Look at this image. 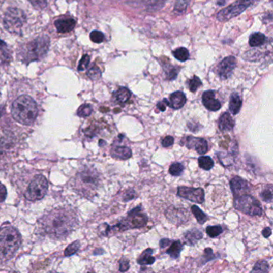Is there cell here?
I'll list each match as a JSON object with an SVG mask.
<instances>
[{"instance_id": "32", "label": "cell", "mask_w": 273, "mask_h": 273, "mask_svg": "<svg viewBox=\"0 0 273 273\" xmlns=\"http://www.w3.org/2000/svg\"><path fill=\"white\" fill-rule=\"evenodd\" d=\"M269 271V265L268 263L265 260H260V261L256 262L253 267V271L254 272H267Z\"/></svg>"}, {"instance_id": "26", "label": "cell", "mask_w": 273, "mask_h": 273, "mask_svg": "<svg viewBox=\"0 0 273 273\" xmlns=\"http://www.w3.org/2000/svg\"><path fill=\"white\" fill-rule=\"evenodd\" d=\"M266 37L264 34L256 32L252 35L249 39V44L251 47H260L265 43Z\"/></svg>"}, {"instance_id": "45", "label": "cell", "mask_w": 273, "mask_h": 273, "mask_svg": "<svg viewBox=\"0 0 273 273\" xmlns=\"http://www.w3.org/2000/svg\"><path fill=\"white\" fill-rule=\"evenodd\" d=\"M204 256L203 258H205V261L203 262V264H205L206 262L210 261L211 260H215L216 256L213 255V249H206L204 251Z\"/></svg>"}, {"instance_id": "15", "label": "cell", "mask_w": 273, "mask_h": 273, "mask_svg": "<svg viewBox=\"0 0 273 273\" xmlns=\"http://www.w3.org/2000/svg\"><path fill=\"white\" fill-rule=\"evenodd\" d=\"M166 217L171 222L178 225L186 223L189 220L188 211L185 208H176L173 207H170L167 210Z\"/></svg>"}, {"instance_id": "35", "label": "cell", "mask_w": 273, "mask_h": 273, "mask_svg": "<svg viewBox=\"0 0 273 273\" xmlns=\"http://www.w3.org/2000/svg\"><path fill=\"white\" fill-rule=\"evenodd\" d=\"M93 112V107L90 104H83L79 107L77 111V115L80 117H87Z\"/></svg>"}, {"instance_id": "8", "label": "cell", "mask_w": 273, "mask_h": 273, "mask_svg": "<svg viewBox=\"0 0 273 273\" xmlns=\"http://www.w3.org/2000/svg\"><path fill=\"white\" fill-rule=\"evenodd\" d=\"M26 15L23 11L18 8H9L4 15V26L11 33L18 34L20 33L21 28L26 23Z\"/></svg>"}, {"instance_id": "51", "label": "cell", "mask_w": 273, "mask_h": 273, "mask_svg": "<svg viewBox=\"0 0 273 273\" xmlns=\"http://www.w3.org/2000/svg\"><path fill=\"white\" fill-rule=\"evenodd\" d=\"M262 234H263V235H264V237L265 238H268L271 236V229L270 228H265L264 230H263V232H262Z\"/></svg>"}, {"instance_id": "37", "label": "cell", "mask_w": 273, "mask_h": 273, "mask_svg": "<svg viewBox=\"0 0 273 273\" xmlns=\"http://www.w3.org/2000/svg\"><path fill=\"white\" fill-rule=\"evenodd\" d=\"M90 38L92 41L94 42L96 44H100L104 41V35L99 31H93L90 35Z\"/></svg>"}, {"instance_id": "38", "label": "cell", "mask_w": 273, "mask_h": 273, "mask_svg": "<svg viewBox=\"0 0 273 273\" xmlns=\"http://www.w3.org/2000/svg\"><path fill=\"white\" fill-rule=\"evenodd\" d=\"M272 189H271V186H270V189H264V190L262 191L261 193H260V197L262 198V200L267 202V203H271V202H272Z\"/></svg>"}, {"instance_id": "11", "label": "cell", "mask_w": 273, "mask_h": 273, "mask_svg": "<svg viewBox=\"0 0 273 273\" xmlns=\"http://www.w3.org/2000/svg\"><path fill=\"white\" fill-rule=\"evenodd\" d=\"M177 194L179 197L190 200L193 203H203L204 202V191L201 188H189L180 186L178 188Z\"/></svg>"}, {"instance_id": "14", "label": "cell", "mask_w": 273, "mask_h": 273, "mask_svg": "<svg viewBox=\"0 0 273 273\" xmlns=\"http://www.w3.org/2000/svg\"><path fill=\"white\" fill-rule=\"evenodd\" d=\"M230 187L235 197H239V196L247 194L248 192L250 191V185L249 182L239 176L232 178V180L230 181Z\"/></svg>"}, {"instance_id": "27", "label": "cell", "mask_w": 273, "mask_h": 273, "mask_svg": "<svg viewBox=\"0 0 273 273\" xmlns=\"http://www.w3.org/2000/svg\"><path fill=\"white\" fill-rule=\"evenodd\" d=\"M198 163L200 168L205 171H209L214 167V161L209 157H200L198 160Z\"/></svg>"}, {"instance_id": "6", "label": "cell", "mask_w": 273, "mask_h": 273, "mask_svg": "<svg viewBox=\"0 0 273 273\" xmlns=\"http://www.w3.org/2000/svg\"><path fill=\"white\" fill-rule=\"evenodd\" d=\"M50 45V39L42 36L26 44L22 50V59L26 64L40 60L47 54Z\"/></svg>"}, {"instance_id": "1", "label": "cell", "mask_w": 273, "mask_h": 273, "mask_svg": "<svg viewBox=\"0 0 273 273\" xmlns=\"http://www.w3.org/2000/svg\"><path fill=\"white\" fill-rule=\"evenodd\" d=\"M77 224L76 213L63 207L52 210L42 217L39 221V228L47 236L62 239L75 229Z\"/></svg>"}, {"instance_id": "39", "label": "cell", "mask_w": 273, "mask_h": 273, "mask_svg": "<svg viewBox=\"0 0 273 273\" xmlns=\"http://www.w3.org/2000/svg\"><path fill=\"white\" fill-rule=\"evenodd\" d=\"M87 76L92 79H97L101 76V72L98 67L94 66L87 72Z\"/></svg>"}, {"instance_id": "29", "label": "cell", "mask_w": 273, "mask_h": 273, "mask_svg": "<svg viewBox=\"0 0 273 273\" xmlns=\"http://www.w3.org/2000/svg\"><path fill=\"white\" fill-rule=\"evenodd\" d=\"M173 55L175 58H177L178 60L181 62H185L188 60L189 58V52L185 47H179L177 49L173 51Z\"/></svg>"}, {"instance_id": "33", "label": "cell", "mask_w": 273, "mask_h": 273, "mask_svg": "<svg viewBox=\"0 0 273 273\" xmlns=\"http://www.w3.org/2000/svg\"><path fill=\"white\" fill-rule=\"evenodd\" d=\"M223 228L221 225H215V226H208L206 229V232L211 238H215L219 236L222 233Z\"/></svg>"}, {"instance_id": "34", "label": "cell", "mask_w": 273, "mask_h": 273, "mask_svg": "<svg viewBox=\"0 0 273 273\" xmlns=\"http://www.w3.org/2000/svg\"><path fill=\"white\" fill-rule=\"evenodd\" d=\"M202 84H203V83H202L200 78L195 76L194 77L192 78V79H190L189 81V90H190L192 93H195V92H196V90H198L199 87H201Z\"/></svg>"}, {"instance_id": "28", "label": "cell", "mask_w": 273, "mask_h": 273, "mask_svg": "<svg viewBox=\"0 0 273 273\" xmlns=\"http://www.w3.org/2000/svg\"><path fill=\"white\" fill-rule=\"evenodd\" d=\"M192 213H193V215L196 217L199 224H204L207 221V215L202 210H200V207H198L197 206H192Z\"/></svg>"}, {"instance_id": "44", "label": "cell", "mask_w": 273, "mask_h": 273, "mask_svg": "<svg viewBox=\"0 0 273 273\" xmlns=\"http://www.w3.org/2000/svg\"><path fill=\"white\" fill-rule=\"evenodd\" d=\"M174 141L175 140H174V138L172 136H168L163 139L161 143H162L163 147H169L173 145Z\"/></svg>"}, {"instance_id": "20", "label": "cell", "mask_w": 273, "mask_h": 273, "mask_svg": "<svg viewBox=\"0 0 273 273\" xmlns=\"http://www.w3.org/2000/svg\"><path fill=\"white\" fill-rule=\"evenodd\" d=\"M76 20L73 19H58L55 21V26L59 33H68L73 30L76 26Z\"/></svg>"}, {"instance_id": "49", "label": "cell", "mask_w": 273, "mask_h": 273, "mask_svg": "<svg viewBox=\"0 0 273 273\" xmlns=\"http://www.w3.org/2000/svg\"><path fill=\"white\" fill-rule=\"evenodd\" d=\"M0 50L3 51V54L6 55V58L8 57V46L5 44V42L0 40Z\"/></svg>"}, {"instance_id": "40", "label": "cell", "mask_w": 273, "mask_h": 273, "mask_svg": "<svg viewBox=\"0 0 273 273\" xmlns=\"http://www.w3.org/2000/svg\"><path fill=\"white\" fill-rule=\"evenodd\" d=\"M90 63V57L88 55H84L82 57L81 60L79 62V67H78V70L83 71L87 68Z\"/></svg>"}, {"instance_id": "4", "label": "cell", "mask_w": 273, "mask_h": 273, "mask_svg": "<svg viewBox=\"0 0 273 273\" xmlns=\"http://www.w3.org/2000/svg\"><path fill=\"white\" fill-rule=\"evenodd\" d=\"M99 185L100 175L96 170L90 167H84L79 170L72 184L74 189L85 197L93 196L95 191L98 189Z\"/></svg>"}, {"instance_id": "47", "label": "cell", "mask_w": 273, "mask_h": 273, "mask_svg": "<svg viewBox=\"0 0 273 273\" xmlns=\"http://www.w3.org/2000/svg\"><path fill=\"white\" fill-rule=\"evenodd\" d=\"M7 194L8 193H7L6 187L4 186L3 184L0 183V203H3L5 200Z\"/></svg>"}, {"instance_id": "21", "label": "cell", "mask_w": 273, "mask_h": 273, "mask_svg": "<svg viewBox=\"0 0 273 273\" xmlns=\"http://www.w3.org/2000/svg\"><path fill=\"white\" fill-rule=\"evenodd\" d=\"M183 237L187 245H195L203 238V233L200 232V230L193 228V229L187 231L184 234Z\"/></svg>"}, {"instance_id": "5", "label": "cell", "mask_w": 273, "mask_h": 273, "mask_svg": "<svg viewBox=\"0 0 273 273\" xmlns=\"http://www.w3.org/2000/svg\"><path fill=\"white\" fill-rule=\"evenodd\" d=\"M147 222V216L143 213L140 206L135 207L133 209L128 211V216L125 218L123 219L122 221L115 225V226L111 227L107 224H102L104 227V228H100L101 231V234L103 235H108L111 233V231L113 230H118V231H124L126 229H132V228H143Z\"/></svg>"}, {"instance_id": "52", "label": "cell", "mask_w": 273, "mask_h": 273, "mask_svg": "<svg viewBox=\"0 0 273 273\" xmlns=\"http://www.w3.org/2000/svg\"><path fill=\"white\" fill-rule=\"evenodd\" d=\"M1 115H2V110L0 108V117H1Z\"/></svg>"}, {"instance_id": "48", "label": "cell", "mask_w": 273, "mask_h": 273, "mask_svg": "<svg viewBox=\"0 0 273 273\" xmlns=\"http://www.w3.org/2000/svg\"><path fill=\"white\" fill-rule=\"evenodd\" d=\"M167 106H168V100L167 99H164L162 101L159 102L157 104V108L160 111H165Z\"/></svg>"}, {"instance_id": "19", "label": "cell", "mask_w": 273, "mask_h": 273, "mask_svg": "<svg viewBox=\"0 0 273 273\" xmlns=\"http://www.w3.org/2000/svg\"><path fill=\"white\" fill-rule=\"evenodd\" d=\"M219 129L221 132H229L232 131L235 126V121L228 112H225L221 115L218 122Z\"/></svg>"}, {"instance_id": "36", "label": "cell", "mask_w": 273, "mask_h": 273, "mask_svg": "<svg viewBox=\"0 0 273 273\" xmlns=\"http://www.w3.org/2000/svg\"><path fill=\"white\" fill-rule=\"evenodd\" d=\"M79 246H80V245H79V242L78 240L74 242L67 248L66 250L64 251V255L66 256H69L75 254L79 250Z\"/></svg>"}, {"instance_id": "31", "label": "cell", "mask_w": 273, "mask_h": 273, "mask_svg": "<svg viewBox=\"0 0 273 273\" xmlns=\"http://www.w3.org/2000/svg\"><path fill=\"white\" fill-rule=\"evenodd\" d=\"M190 0H176L174 7V12L176 13H184L189 7Z\"/></svg>"}, {"instance_id": "43", "label": "cell", "mask_w": 273, "mask_h": 273, "mask_svg": "<svg viewBox=\"0 0 273 273\" xmlns=\"http://www.w3.org/2000/svg\"><path fill=\"white\" fill-rule=\"evenodd\" d=\"M129 267H130V264L127 259H122V260H119V271L121 272L128 271Z\"/></svg>"}, {"instance_id": "46", "label": "cell", "mask_w": 273, "mask_h": 273, "mask_svg": "<svg viewBox=\"0 0 273 273\" xmlns=\"http://www.w3.org/2000/svg\"><path fill=\"white\" fill-rule=\"evenodd\" d=\"M136 197V193L133 189H130L126 192V194L124 196V201L128 202L129 200H133Z\"/></svg>"}, {"instance_id": "22", "label": "cell", "mask_w": 273, "mask_h": 273, "mask_svg": "<svg viewBox=\"0 0 273 273\" xmlns=\"http://www.w3.org/2000/svg\"><path fill=\"white\" fill-rule=\"evenodd\" d=\"M242 100L240 96L236 93H233L231 95L229 102V110L231 113L233 115H237L241 109Z\"/></svg>"}, {"instance_id": "16", "label": "cell", "mask_w": 273, "mask_h": 273, "mask_svg": "<svg viewBox=\"0 0 273 273\" xmlns=\"http://www.w3.org/2000/svg\"><path fill=\"white\" fill-rule=\"evenodd\" d=\"M215 96L214 90H206L202 96L203 105L211 111H217L221 108V102L215 98Z\"/></svg>"}, {"instance_id": "25", "label": "cell", "mask_w": 273, "mask_h": 273, "mask_svg": "<svg viewBox=\"0 0 273 273\" xmlns=\"http://www.w3.org/2000/svg\"><path fill=\"white\" fill-rule=\"evenodd\" d=\"M182 250H183L182 243L179 240H173L170 243L169 248L166 251V253L169 255L172 258L177 259Z\"/></svg>"}, {"instance_id": "41", "label": "cell", "mask_w": 273, "mask_h": 273, "mask_svg": "<svg viewBox=\"0 0 273 273\" xmlns=\"http://www.w3.org/2000/svg\"><path fill=\"white\" fill-rule=\"evenodd\" d=\"M32 6L36 9L43 10L47 7V0H29Z\"/></svg>"}, {"instance_id": "23", "label": "cell", "mask_w": 273, "mask_h": 273, "mask_svg": "<svg viewBox=\"0 0 273 273\" xmlns=\"http://www.w3.org/2000/svg\"><path fill=\"white\" fill-rule=\"evenodd\" d=\"M153 250L151 249H147L143 251L140 257L137 259V263L140 265H151L154 264L155 257L153 256Z\"/></svg>"}, {"instance_id": "18", "label": "cell", "mask_w": 273, "mask_h": 273, "mask_svg": "<svg viewBox=\"0 0 273 273\" xmlns=\"http://www.w3.org/2000/svg\"><path fill=\"white\" fill-rule=\"evenodd\" d=\"M111 156L119 160H128L132 157V150L126 146L115 145L114 144L111 149Z\"/></svg>"}, {"instance_id": "12", "label": "cell", "mask_w": 273, "mask_h": 273, "mask_svg": "<svg viewBox=\"0 0 273 273\" xmlns=\"http://www.w3.org/2000/svg\"><path fill=\"white\" fill-rule=\"evenodd\" d=\"M236 66V58L234 56H228L224 58L217 68V73L221 79H227L232 76Z\"/></svg>"}, {"instance_id": "3", "label": "cell", "mask_w": 273, "mask_h": 273, "mask_svg": "<svg viewBox=\"0 0 273 273\" xmlns=\"http://www.w3.org/2000/svg\"><path fill=\"white\" fill-rule=\"evenodd\" d=\"M21 235L9 224L0 228V260H9L20 247Z\"/></svg>"}, {"instance_id": "17", "label": "cell", "mask_w": 273, "mask_h": 273, "mask_svg": "<svg viewBox=\"0 0 273 273\" xmlns=\"http://www.w3.org/2000/svg\"><path fill=\"white\" fill-rule=\"evenodd\" d=\"M186 101L187 99L185 93L178 90L170 95L168 106L175 110L180 109L186 104Z\"/></svg>"}, {"instance_id": "10", "label": "cell", "mask_w": 273, "mask_h": 273, "mask_svg": "<svg viewBox=\"0 0 273 273\" xmlns=\"http://www.w3.org/2000/svg\"><path fill=\"white\" fill-rule=\"evenodd\" d=\"M254 0H237L233 4H231L228 8H224L217 14V18L221 22L232 19L238 15L243 13L245 10L253 5Z\"/></svg>"}, {"instance_id": "13", "label": "cell", "mask_w": 273, "mask_h": 273, "mask_svg": "<svg viewBox=\"0 0 273 273\" xmlns=\"http://www.w3.org/2000/svg\"><path fill=\"white\" fill-rule=\"evenodd\" d=\"M185 145L189 149H193L200 155L205 154L208 151V143L203 138H196L194 136H187L183 140Z\"/></svg>"}, {"instance_id": "30", "label": "cell", "mask_w": 273, "mask_h": 273, "mask_svg": "<svg viewBox=\"0 0 273 273\" xmlns=\"http://www.w3.org/2000/svg\"><path fill=\"white\" fill-rule=\"evenodd\" d=\"M185 167L180 163H173L172 165L170 166L169 173L172 176H179L183 173Z\"/></svg>"}, {"instance_id": "9", "label": "cell", "mask_w": 273, "mask_h": 273, "mask_svg": "<svg viewBox=\"0 0 273 273\" xmlns=\"http://www.w3.org/2000/svg\"><path fill=\"white\" fill-rule=\"evenodd\" d=\"M48 189V181L43 175H37L27 187L25 197L30 201H37L45 196Z\"/></svg>"}, {"instance_id": "7", "label": "cell", "mask_w": 273, "mask_h": 273, "mask_svg": "<svg viewBox=\"0 0 273 273\" xmlns=\"http://www.w3.org/2000/svg\"><path fill=\"white\" fill-rule=\"evenodd\" d=\"M234 207L238 211L252 217L261 216L263 214V209L260 201L250 195L245 194L239 197H235L234 200Z\"/></svg>"}, {"instance_id": "2", "label": "cell", "mask_w": 273, "mask_h": 273, "mask_svg": "<svg viewBox=\"0 0 273 273\" xmlns=\"http://www.w3.org/2000/svg\"><path fill=\"white\" fill-rule=\"evenodd\" d=\"M12 114L14 119L21 125H31L38 115V107L29 96H21L12 104Z\"/></svg>"}, {"instance_id": "42", "label": "cell", "mask_w": 273, "mask_h": 273, "mask_svg": "<svg viewBox=\"0 0 273 273\" xmlns=\"http://www.w3.org/2000/svg\"><path fill=\"white\" fill-rule=\"evenodd\" d=\"M178 72H178L177 68L171 67L168 70H166L167 79H169V80H173L177 76Z\"/></svg>"}, {"instance_id": "24", "label": "cell", "mask_w": 273, "mask_h": 273, "mask_svg": "<svg viewBox=\"0 0 273 273\" xmlns=\"http://www.w3.org/2000/svg\"><path fill=\"white\" fill-rule=\"evenodd\" d=\"M132 93L126 87H121L114 93V99L119 104H125L129 100Z\"/></svg>"}, {"instance_id": "50", "label": "cell", "mask_w": 273, "mask_h": 273, "mask_svg": "<svg viewBox=\"0 0 273 273\" xmlns=\"http://www.w3.org/2000/svg\"><path fill=\"white\" fill-rule=\"evenodd\" d=\"M172 240H170L169 239H161L160 241V246L161 249H164V248L167 247L168 245H170Z\"/></svg>"}]
</instances>
